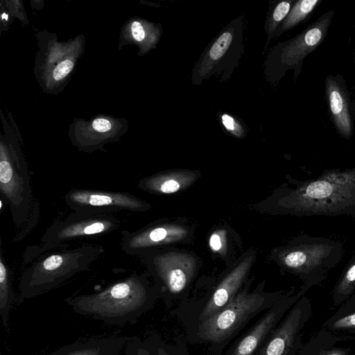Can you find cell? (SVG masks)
Wrapping results in <instances>:
<instances>
[{"label": "cell", "mask_w": 355, "mask_h": 355, "mask_svg": "<svg viewBox=\"0 0 355 355\" xmlns=\"http://www.w3.org/2000/svg\"><path fill=\"white\" fill-rule=\"evenodd\" d=\"M158 286H151L143 275L132 274L104 290L64 300L76 313L110 324H135L150 311L160 296Z\"/></svg>", "instance_id": "1"}, {"label": "cell", "mask_w": 355, "mask_h": 355, "mask_svg": "<svg viewBox=\"0 0 355 355\" xmlns=\"http://www.w3.org/2000/svg\"><path fill=\"white\" fill-rule=\"evenodd\" d=\"M249 285L226 307L185 332L191 344L207 345L209 355H223L231 341L256 316L273 306L281 297L264 291L261 284L252 291Z\"/></svg>", "instance_id": "2"}, {"label": "cell", "mask_w": 355, "mask_h": 355, "mask_svg": "<svg viewBox=\"0 0 355 355\" xmlns=\"http://www.w3.org/2000/svg\"><path fill=\"white\" fill-rule=\"evenodd\" d=\"M101 253V248L87 245L55 253L35 262L21 278L20 300L46 293L76 274L88 270Z\"/></svg>", "instance_id": "3"}, {"label": "cell", "mask_w": 355, "mask_h": 355, "mask_svg": "<svg viewBox=\"0 0 355 355\" xmlns=\"http://www.w3.org/2000/svg\"><path fill=\"white\" fill-rule=\"evenodd\" d=\"M334 15V10L324 12L293 38L272 49L264 62V73L269 82L279 81L289 70L294 71L295 79L298 77L305 58L325 39Z\"/></svg>", "instance_id": "4"}, {"label": "cell", "mask_w": 355, "mask_h": 355, "mask_svg": "<svg viewBox=\"0 0 355 355\" xmlns=\"http://www.w3.org/2000/svg\"><path fill=\"white\" fill-rule=\"evenodd\" d=\"M253 259L252 255L245 257L204 296L185 299L170 310V314L182 323L184 332L216 314L234 300L243 288Z\"/></svg>", "instance_id": "5"}, {"label": "cell", "mask_w": 355, "mask_h": 355, "mask_svg": "<svg viewBox=\"0 0 355 355\" xmlns=\"http://www.w3.org/2000/svg\"><path fill=\"white\" fill-rule=\"evenodd\" d=\"M243 21L241 17L232 20L207 46L192 70L193 85H200L212 76L222 80L231 76L243 53Z\"/></svg>", "instance_id": "6"}, {"label": "cell", "mask_w": 355, "mask_h": 355, "mask_svg": "<svg viewBox=\"0 0 355 355\" xmlns=\"http://www.w3.org/2000/svg\"><path fill=\"white\" fill-rule=\"evenodd\" d=\"M29 173L17 142L4 140L0 144V191L9 203L15 223L24 222L31 208Z\"/></svg>", "instance_id": "7"}, {"label": "cell", "mask_w": 355, "mask_h": 355, "mask_svg": "<svg viewBox=\"0 0 355 355\" xmlns=\"http://www.w3.org/2000/svg\"><path fill=\"white\" fill-rule=\"evenodd\" d=\"M83 46L84 39L79 37L67 43L48 37L44 44H40L35 73L45 92L55 93L64 87L84 51Z\"/></svg>", "instance_id": "8"}, {"label": "cell", "mask_w": 355, "mask_h": 355, "mask_svg": "<svg viewBox=\"0 0 355 355\" xmlns=\"http://www.w3.org/2000/svg\"><path fill=\"white\" fill-rule=\"evenodd\" d=\"M153 264L165 305L171 309L175 302L186 299L195 275L196 261L188 254L171 252L156 255Z\"/></svg>", "instance_id": "9"}, {"label": "cell", "mask_w": 355, "mask_h": 355, "mask_svg": "<svg viewBox=\"0 0 355 355\" xmlns=\"http://www.w3.org/2000/svg\"><path fill=\"white\" fill-rule=\"evenodd\" d=\"M128 129V122L123 119L99 116L89 121L75 120L70 125L69 135L73 144L79 150L90 152L117 141Z\"/></svg>", "instance_id": "10"}, {"label": "cell", "mask_w": 355, "mask_h": 355, "mask_svg": "<svg viewBox=\"0 0 355 355\" xmlns=\"http://www.w3.org/2000/svg\"><path fill=\"white\" fill-rule=\"evenodd\" d=\"M70 208L80 214H107L119 210L144 211L148 205L128 193L73 190L66 197Z\"/></svg>", "instance_id": "11"}, {"label": "cell", "mask_w": 355, "mask_h": 355, "mask_svg": "<svg viewBox=\"0 0 355 355\" xmlns=\"http://www.w3.org/2000/svg\"><path fill=\"white\" fill-rule=\"evenodd\" d=\"M295 301V297H281L223 355H257Z\"/></svg>", "instance_id": "12"}, {"label": "cell", "mask_w": 355, "mask_h": 355, "mask_svg": "<svg viewBox=\"0 0 355 355\" xmlns=\"http://www.w3.org/2000/svg\"><path fill=\"white\" fill-rule=\"evenodd\" d=\"M118 225L116 218L107 214L76 213L50 227L44 235V240L50 244H55L77 237L102 234Z\"/></svg>", "instance_id": "13"}, {"label": "cell", "mask_w": 355, "mask_h": 355, "mask_svg": "<svg viewBox=\"0 0 355 355\" xmlns=\"http://www.w3.org/2000/svg\"><path fill=\"white\" fill-rule=\"evenodd\" d=\"M306 311L300 302L291 308L257 355H295L307 318Z\"/></svg>", "instance_id": "14"}, {"label": "cell", "mask_w": 355, "mask_h": 355, "mask_svg": "<svg viewBox=\"0 0 355 355\" xmlns=\"http://www.w3.org/2000/svg\"><path fill=\"white\" fill-rule=\"evenodd\" d=\"M325 96L329 114L336 130L343 137H350L353 132L352 104L341 76L326 77Z\"/></svg>", "instance_id": "15"}, {"label": "cell", "mask_w": 355, "mask_h": 355, "mask_svg": "<svg viewBox=\"0 0 355 355\" xmlns=\"http://www.w3.org/2000/svg\"><path fill=\"white\" fill-rule=\"evenodd\" d=\"M188 234L186 228L176 225H161L134 233L123 232L122 249L129 254L142 252L144 249L176 242Z\"/></svg>", "instance_id": "16"}, {"label": "cell", "mask_w": 355, "mask_h": 355, "mask_svg": "<svg viewBox=\"0 0 355 355\" xmlns=\"http://www.w3.org/2000/svg\"><path fill=\"white\" fill-rule=\"evenodd\" d=\"M130 339L128 336H119L76 341L49 355H119Z\"/></svg>", "instance_id": "17"}, {"label": "cell", "mask_w": 355, "mask_h": 355, "mask_svg": "<svg viewBox=\"0 0 355 355\" xmlns=\"http://www.w3.org/2000/svg\"><path fill=\"white\" fill-rule=\"evenodd\" d=\"M196 178V174L193 172H170L146 179L140 187L150 191L170 194L189 186Z\"/></svg>", "instance_id": "18"}, {"label": "cell", "mask_w": 355, "mask_h": 355, "mask_svg": "<svg viewBox=\"0 0 355 355\" xmlns=\"http://www.w3.org/2000/svg\"><path fill=\"white\" fill-rule=\"evenodd\" d=\"M129 28L131 38L139 46L143 53L156 46L162 33L160 24H155L139 19L132 20L129 24Z\"/></svg>", "instance_id": "19"}, {"label": "cell", "mask_w": 355, "mask_h": 355, "mask_svg": "<svg viewBox=\"0 0 355 355\" xmlns=\"http://www.w3.org/2000/svg\"><path fill=\"white\" fill-rule=\"evenodd\" d=\"M320 3V0L295 1L288 14L275 32L274 37L279 36L304 21Z\"/></svg>", "instance_id": "20"}, {"label": "cell", "mask_w": 355, "mask_h": 355, "mask_svg": "<svg viewBox=\"0 0 355 355\" xmlns=\"http://www.w3.org/2000/svg\"><path fill=\"white\" fill-rule=\"evenodd\" d=\"M0 258V316L3 327L7 329L9 313L13 304L15 295L11 286L8 270L1 253Z\"/></svg>", "instance_id": "21"}, {"label": "cell", "mask_w": 355, "mask_h": 355, "mask_svg": "<svg viewBox=\"0 0 355 355\" xmlns=\"http://www.w3.org/2000/svg\"><path fill=\"white\" fill-rule=\"evenodd\" d=\"M146 340L152 355H191L182 335L176 336L171 343L165 342L155 333L152 334Z\"/></svg>", "instance_id": "22"}, {"label": "cell", "mask_w": 355, "mask_h": 355, "mask_svg": "<svg viewBox=\"0 0 355 355\" xmlns=\"http://www.w3.org/2000/svg\"><path fill=\"white\" fill-rule=\"evenodd\" d=\"M294 2L293 0L279 2L270 13L265 25V30L268 35L266 48L274 37L275 32L288 14Z\"/></svg>", "instance_id": "23"}, {"label": "cell", "mask_w": 355, "mask_h": 355, "mask_svg": "<svg viewBox=\"0 0 355 355\" xmlns=\"http://www.w3.org/2000/svg\"><path fill=\"white\" fill-rule=\"evenodd\" d=\"M124 349L125 355H152L148 341L137 336L130 337Z\"/></svg>", "instance_id": "24"}, {"label": "cell", "mask_w": 355, "mask_h": 355, "mask_svg": "<svg viewBox=\"0 0 355 355\" xmlns=\"http://www.w3.org/2000/svg\"><path fill=\"white\" fill-rule=\"evenodd\" d=\"M333 191L332 186L326 181H317L310 184L306 189V195L313 198H324Z\"/></svg>", "instance_id": "25"}, {"label": "cell", "mask_w": 355, "mask_h": 355, "mask_svg": "<svg viewBox=\"0 0 355 355\" xmlns=\"http://www.w3.org/2000/svg\"><path fill=\"white\" fill-rule=\"evenodd\" d=\"M220 118L222 124L228 132L239 138H242L245 135V129L233 116L223 114Z\"/></svg>", "instance_id": "26"}, {"label": "cell", "mask_w": 355, "mask_h": 355, "mask_svg": "<svg viewBox=\"0 0 355 355\" xmlns=\"http://www.w3.org/2000/svg\"><path fill=\"white\" fill-rule=\"evenodd\" d=\"M306 259V254L302 251H294L287 254L284 259V263L290 268H298L302 266Z\"/></svg>", "instance_id": "27"}, {"label": "cell", "mask_w": 355, "mask_h": 355, "mask_svg": "<svg viewBox=\"0 0 355 355\" xmlns=\"http://www.w3.org/2000/svg\"><path fill=\"white\" fill-rule=\"evenodd\" d=\"M209 244L213 251L219 252L225 246V236L221 232H216L211 234Z\"/></svg>", "instance_id": "28"}, {"label": "cell", "mask_w": 355, "mask_h": 355, "mask_svg": "<svg viewBox=\"0 0 355 355\" xmlns=\"http://www.w3.org/2000/svg\"><path fill=\"white\" fill-rule=\"evenodd\" d=\"M334 329H344L355 327V313L344 316L337 320L333 324Z\"/></svg>", "instance_id": "29"}, {"label": "cell", "mask_w": 355, "mask_h": 355, "mask_svg": "<svg viewBox=\"0 0 355 355\" xmlns=\"http://www.w3.org/2000/svg\"><path fill=\"white\" fill-rule=\"evenodd\" d=\"M318 355H346V354L340 349H332L329 350H321Z\"/></svg>", "instance_id": "30"}, {"label": "cell", "mask_w": 355, "mask_h": 355, "mask_svg": "<svg viewBox=\"0 0 355 355\" xmlns=\"http://www.w3.org/2000/svg\"><path fill=\"white\" fill-rule=\"evenodd\" d=\"M354 58H355V52H354Z\"/></svg>", "instance_id": "31"}]
</instances>
